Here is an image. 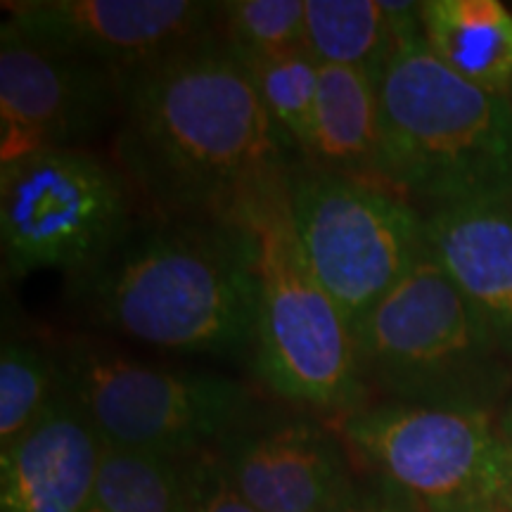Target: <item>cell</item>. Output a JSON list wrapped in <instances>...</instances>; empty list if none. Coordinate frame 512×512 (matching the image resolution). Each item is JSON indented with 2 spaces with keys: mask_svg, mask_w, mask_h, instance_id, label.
<instances>
[{
  "mask_svg": "<svg viewBox=\"0 0 512 512\" xmlns=\"http://www.w3.org/2000/svg\"><path fill=\"white\" fill-rule=\"evenodd\" d=\"M112 152L147 214L242 226L302 162L216 36L124 76Z\"/></svg>",
  "mask_w": 512,
  "mask_h": 512,
  "instance_id": "1",
  "label": "cell"
},
{
  "mask_svg": "<svg viewBox=\"0 0 512 512\" xmlns=\"http://www.w3.org/2000/svg\"><path fill=\"white\" fill-rule=\"evenodd\" d=\"M88 323L176 354L252 349L259 268L242 223L138 216L100 264L67 280Z\"/></svg>",
  "mask_w": 512,
  "mask_h": 512,
  "instance_id": "2",
  "label": "cell"
},
{
  "mask_svg": "<svg viewBox=\"0 0 512 512\" xmlns=\"http://www.w3.org/2000/svg\"><path fill=\"white\" fill-rule=\"evenodd\" d=\"M377 183L437 209L512 202L510 98L451 72L422 27L396 36L382 69Z\"/></svg>",
  "mask_w": 512,
  "mask_h": 512,
  "instance_id": "3",
  "label": "cell"
},
{
  "mask_svg": "<svg viewBox=\"0 0 512 512\" xmlns=\"http://www.w3.org/2000/svg\"><path fill=\"white\" fill-rule=\"evenodd\" d=\"M368 394L430 408L486 411L512 373L489 323L430 252L354 328Z\"/></svg>",
  "mask_w": 512,
  "mask_h": 512,
  "instance_id": "4",
  "label": "cell"
},
{
  "mask_svg": "<svg viewBox=\"0 0 512 512\" xmlns=\"http://www.w3.org/2000/svg\"><path fill=\"white\" fill-rule=\"evenodd\" d=\"M53 358L57 392L105 448L185 460L252 415L249 392L226 375L157 366L93 339L62 342Z\"/></svg>",
  "mask_w": 512,
  "mask_h": 512,
  "instance_id": "5",
  "label": "cell"
},
{
  "mask_svg": "<svg viewBox=\"0 0 512 512\" xmlns=\"http://www.w3.org/2000/svg\"><path fill=\"white\" fill-rule=\"evenodd\" d=\"M256 238L259 304L252 368L278 399L318 411L354 413L368 403L354 330L306 266L287 214V197L249 216Z\"/></svg>",
  "mask_w": 512,
  "mask_h": 512,
  "instance_id": "6",
  "label": "cell"
},
{
  "mask_svg": "<svg viewBox=\"0 0 512 512\" xmlns=\"http://www.w3.org/2000/svg\"><path fill=\"white\" fill-rule=\"evenodd\" d=\"M124 171L93 150H38L0 164V252L12 280L100 264L138 221Z\"/></svg>",
  "mask_w": 512,
  "mask_h": 512,
  "instance_id": "7",
  "label": "cell"
},
{
  "mask_svg": "<svg viewBox=\"0 0 512 512\" xmlns=\"http://www.w3.org/2000/svg\"><path fill=\"white\" fill-rule=\"evenodd\" d=\"M302 256L351 330L425 256V216L384 185L299 162L285 185Z\"/></svg>",
  "mask_w": 512,
  "mask_h": 512,
  "instance_id": "8",
  "label": "cell"
},
{
  "mask_svg": "<svg viewBox=\"0 0 512 512\" xmlns=\"http://www.w3.org/2000/svg\"><path fill=\"white\" fill-rule=\"evenodd\" d=\"M339 432L420 512H512V444L491 413L382 401L344 415Z\"/></svg>",
  "mask_w": 512,
  "mask_h": 512,
  "instance_id": "9",
  "label": "cell"
},
{
  "mask_svg": "<svg viewBox=\"0 0 512 512\" xmlns=\"http://www.w3.org/2000/svg\"><path fill=\"white\" fill-rule=\"evenodd\" d=\"M124 74L50 53L0 27V164L38 150H88L119 124Z\"/></svg>",
  "mask_w": 512,
  "mask_h": 512,
  "instance_id": "10",
  "label": "cell"
},
{
  "mask_svg": "<svg viewBox=\"0 0 512 512\" xmlns=\"http://www.w3.org/2000/svg\"><path fill=\"white\" fill-rule=\"evenodd\" d=\"M24 41L133 74L164 57L209 41L221 3L204 0H19L5 3Z\"/></svg>",
  "mask_w": 512,
  "mask_h": 512,
  "instance_id": "11",
  "label": "cell"
},
{
  "mask_svg": "<svg viewBox=\"0 0 512 512\" xmlns=\"http://www.w3.org/2000/svg\"><path fill=\"white\" fill-rule=\"evenodd\" d=\"M214 451L235 491L259 512H325L356 484L339 441L309 418L249 415Z\"/></svg>",
  "mask_w": 512,
  "mask_h": 512,
  "instance_id": "12",
  "label": "cell"
},
{
  "mask_svg": "<svg viewBox=\"0 0 512 512\" xmlns=\"http://www.w3.org/2000/svg\"><path fill=\"white\" fill-rule=\"evenodd\" d=\"M102 453L95 427L57 392L22 437L0 448V512H83Z\"/></svg>",
  "mask_w": 512,
  "mask_h": 512,
  "instance_id": "13",
  "label": "cell"
},
{
  "mask_svg": "<svg viewBox=\"0 0 512 512\" xmlns=\"http://www.w3.org/2000/svg\"><path fill=\"white\" fill-rule=\"evenodd\" d=\"M425 242L512 356V202L434 207Z\"/></svg>",
  "mask_w": 512,
  "mask_h": 512,
  "instance_id": "14",
  "label": "cell"
},
{
  "mask_svg": "<svg viewBox=\"0 0 512 512\" xmlns=\"http://www.w3.org/2000/svg\"><path fill=\"white\" fill-rule=\"evenodd\" d=\"M377 145L380 79L356 67L320 64L313 136L304 162L377 183Z\"/></svg>",
  "mask_w": 512,
  "mask_h": 512,
  "instance_id": "15",
  "label": "cell"
},
{
  "mask_svg": "<svg viewBox=\"0 0 512 512\" xmlns=\"http://www.w3.org/2000/svg\"><path fill=\"white\" fill-rule=\"evenodd\" d=\"M427 48L451 72L484 91L512 93V10L498 0L420 3Z\"/></svg>",
  "mask_w": 512,
  "mask_h": 512,
  "instance_id": "16",
  "label": "cell"
},
{
  "mask_svg": "<svg viewBox=\"0 0 512 512\" xmlns=\"http://www.w3.org/2000/svg\"><path fill=\"white\" fill-rule=\"evenodd\" d=\"M394 43L380 0H304V48L320 64L356 67L380 79Z\"/></svg>",
  "mask_w": 512,
  "mask_h": 512,
  "instance_id": "17",
  "label": "cell"
},
{
  "mask_svg": "<svg viewBox=\"0 0 512 512\" xmlns=\"http://www.w3.org/2000/svg\"><path fill=\"white\" fill-rule=\"evenodd\" d=\"M83 512H190L185 460L105 448Z\"/></svg>",
  "mask_w": 512,
  "mask_h": 512,
  "instance_id": "18",
  "label": "cell"
},
{
  "mask_svg": "<svg viewBox=\"0 0 512 512\" xmlns=\"http://www.w3.org/2000/svg\"><path fill=\"white\" fill-rule=\"evenodd\" d=\"M242 64L252 76L256 93L266 105L268 114L280 131L292 140L304 162L313 136L320 62L306 48H297L290 53Z\"/></svg>",
  "mask_w": 512,
  "mask_h": 512,
  "instance_id": "19",
  "label": "cell"
},
{
  "mask_svg": "<svg viewBox=\"0 0 512 512\" xmlns=\"http://www.w3.org/2000/svg\"><path fill=\"white\" fill-rule=\"evenodd\" d=\"M216 38L240 62L304 48V0H228L221 3Z\"/></svg>",
  "mask_w": 512,
  "mask_h": 512,
  "instance_id": "20",
  "label": "cell"
},
{
  "mask_svg": "<svg viewBox=\"0 0 512 512\" xmlns=\"http://www.w3.org/2000/svg\"><path fill=\"white\" fill-rule=\"evenodd\" d=\"M55 394L53 351L22 339H5L0 349V446L22 437L46 413Z\"/></svg>",
  "mask_w": 512,
  "mask_h": 512,
  "instance_id": "21",
  "label": "cell"
},
{
  "mask_svg": "<svg viewBox=\"0 0 512 512\" xmlns=\"http://www.w3.org/2000/svg\"><path fill=\"white\" fill-rule=\"evenodd\" d=\"M190 484V512H259L242 498L223 470L216 451L185 458Z\"/></svg>",
  "mask_w": 512,
  "mask_h": 512,
  "instance_id": "22",
  "label": "cell"
},
{
  "mask_svg": "<svg viewBox=\"0 0 512 512\" xmlns=\"http://www.w3.org/2000/svg\"><path fill=\"white\" fill-rule=\"evenodd\" d=\"M325 512H420V508L399 486L370 472V477L356 482L347 496Z\"/></svg>",
  "mask_w": 512,
  "mask_h": 512,
  "instance_id": "23",
  "label": "cell"
},
{
  "mask_svg": "<svg viewBox=\"0 0 512 512\" xmlns=\"http://www.w3.org/2000/svg\"><path fill=\"white\" fill-rule=\"evenodd\" d=\"M501 430H503V437L510 441L512 444V401H510V406H508V411H505V415H503V422H501Z\"/></svg>",
  "mask_w": 512,
  "mask_h": 512,
  "instance_id": "24",
  "label": "cell"
},
{
  "mask_svg": "<svg viewBox=\"0 0 512 512\" xmlns=\"http://www.w3.org/2000/svg\"><path fill=\"white\" fill-rule=\"evenodd\" d=\"M510 102H512V93H510Z\"/></svg>",
  "mask_w": 512,
  "mask_h": 512,
  "instance_id": "25",
  "label": "cell"
}]
</instances>
